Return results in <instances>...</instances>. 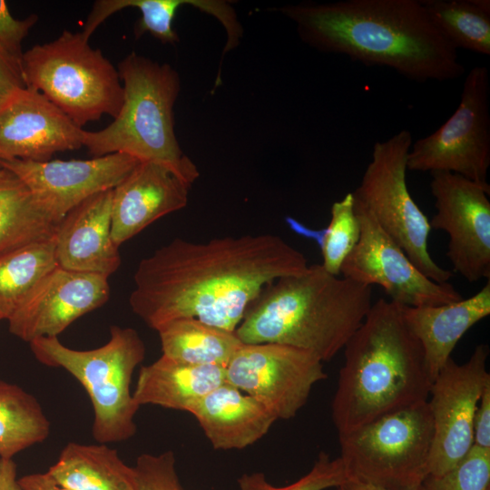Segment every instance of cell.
I'll return each instance as SVG.
<instances>
[{
	"instance_id": "9c48e42d",
	"label": "cell",
	"mask_w": 490,
	"mask_h": 490,
	"mask_svg": "<svg viewBox=\"0 0 490 490\" xmlns=\"http://www.w3.org/2000/svg\"><path fill=\"white\" fill-rule=\"evenodd\" d=\"M412 142L407 130L375 142L371 161L352 194L425 276L445 283L452 273L430 255L429 220L412 198L407 183V155Z\"/></svg>"
},
{
	"instance_id": "d590c367",
	"label": "cell",
	"mask_w": 490,
	"mask_h": 490,
	"mask_svg": "<svg viewBox=\"0 0 490 490\" xmlns=\"http://www.w3.org/2000/svg\"><path fill=\"white\" fill-rule=\"evenodd\" d=\"M474 446L490 450V384L484 389L475 413Z\"/></svg>"
},
{
	"instance_id": "d6986e66",
	"label": "cell",
	"mask_w": 490,
	"mask_h": 490,
	"mask_svg": "<svg viewBox=\"0 0 490 490\" xmlns=\"http://www.w3.org/2000/svg\"><path fill=\"white\" fill-rule=\"evenodd\" d=\"M112 194L96 193L63 218L55 234L59 267L107 278L119 269V247L111 234Z\"/></svg>"
},
{
	"instance_id": "6da1fadb",
	"label": "cell",
	"mask_w": 490,
	"mask_h": 490,
	"mask_svg": "<svg viewBox=\"0 0 490 490\" xmlns=\"http://www.w3.org/2000/svg\"><path fill=\"white\" fill-rule=\"evenodd\" d=\"M308 266L299 250L273 234L176 238L139 262L129 303L155 330L193 318L234 332L268 285Z\"/></svg>"
},
{
	"instance_id": "44dd1931",
	"label": "cell",
	"mask_w": 490,
	"mask_h": 490,
	"mask_svg": "<svg viewBox=\"0 0 490 490\" xmlns=\"http://www.w3.org/2000/svg\"><path fill=\"white\" fill-rule=\"evenodd\" d=\"M403 318L421 343L434 381L457 342L475 324L490 314V279L467 299L439 306L400 305Z\"/></svg>"
},
{
	"instance_id": "2e32d148",
	"label": "cell",
	"mask_w": 490,
	"mask_h": 490,
	"mask_svg": "<svg viewBox=\"0 0 490 490\" xmlns=\"http://www.w3.org/2000/svg\"><path fill=\"white\" fill-rule=\"evenodd\" d=\"M108 278L59 266L34 288L7 320L9 331L24 341L58 337L74 320L109 299Z\"/></svg>"
},
{
	"instance_id": "5b68a950",
	"label": "cell",
	"mask_w": 490,
	"mask_h": 490,
	"mask_svg": "<svg viewBox=\"0 0 490 490\" xmlns=\"http://www.w3.org/2000/svg\"><path fill=\"white\" fill-rule=\"evenodd\" d=\"M117 71L123 87L122 108L104 129L85 131L83 146L93 157L120 152L161 164L191 186L199 171L182 152L174 132L178 73L168 64L136 53L123 58Z\"/></svg>"
},
{
	"instance_id": "f546056e",
	"label": "cell",
	"mask_w": 490,
	"mask_h": 490,
	"mask_svg": "<svg viewBox=\"0 0 490 490\" xmlns=\"http://www.w3.org/2000/svg\"><path fill=\"white\" fill-rule=\"evenodd\" d=\"M330 213L329 224L320 230L307 229L292 219H288V224L297 233L315 240L321 250L322 267L328 273L339 276L345 259L357 245L360 236V224L355 212L352 192L335 201Z\"/></svg>"
},
{
	"instance_id": "3957f363",
	"label": "cell",
	"mask_w": 490,
	"mask_h": 490,
	"mask_svg": "<svg viewBox=\"0 0 490 490\" xmlns=\"http://www.w3.org/2000/svg\"><path fill=\"white\" fill-rule=\"evenodd\" d=\"M344 357L331 403L338 435L427 401L433 379L399 304L374 302L345 345Z\"/></svg>"
},
{
	"instance_id": "9a60e30c",
	"label": "cell",
	"mask_w": 490,
	"mask_h": 490,
	"mask_svg": "<svg viewBox=\"0 0 490 490\" xmlns=\"http://www.w3.org/2000/svg\"><path fill=\"white\" fill-rule=\"evenodd\" d=\"M140 162L124 153L89 160L0 161V167L20 180L53 216L62 220L91 196L113 190Z\"/></svg>"
},
{
	"instance_id": "83f0119b",
	"label": "cell",
	"mask_w": 490,
	"mask_h": 490,
	"mask_svg": "<svg viewBox=\"0 0 490 490\" xmlns=\"http://www.w3.org/2000/svg\"><path fill=\"white\" fill-rule=\"evenodd\" d=\"M50 422L37 399L0 379V458L12 457L45 440Z\"/></svg>"
},
{
	"instance_id": "d4e9b609",
	"label": "cell",
	"mask_w": 490,
	"mask_h": 490,
	"mask_svg": "<svg viewBox=\"0 0 490 490\" xmlns=\"http://www.w3.org/2000/svg\"><path fill=\"white\" fill-rule=\"evenodd\" d=\"M60 222L12 173L0 183V255L53 238Z\"/></svg>"
},
{
	"instance_id": "8992f818",
	"label": "cell",
	"mask_w": 490,
	"mask_h": 490,
	"mask_svg": "<svg viewBox=\"0 0 490 490\" xmlns=\"http://www.w3.org/2000/svg\"><path fill=\"white\" fill-rule=\"evenodd\" d=\"M29 344L40 363L64 368L85 389L94 413L92 433L99 444L123 442L135 435L140 406L131 393V382L144 359L145 345L134 328L111 326L108 342L89 350L70 348L58 337Z\"/></svg>"
},
{
	"instance_id": "8d00e7d4",
	"label": "cell",
	"mask_w": 490,
	"mask_h": 490,
	"mask_svg": "<svg viewBox=\"0 0 490 490\" xmlns=\"http://www.w3.org/2000/svg\"><path fill=\"white\" fill-rule=\"evenodd\" d=\"M18 483L24 490H70L58 485L46 472L24 475Z\"/></svg>"
},
{
	"instance_id": "ab89813d",
	"label": "cell",
	"mask_w": 490,
	"mask_h": 490,
	"mask_svg": "<svg viewBox=\"0 0 490 490\" xmlns=\"http://www.w3.org/2000/svg\"><path fill=\"white\" fill-rule=\"evenodd\" d=\"M11 175L10 172L0 167V183Z\"/></svg>"
},
{
	"instance_id": "ffe728a7",
	"label": "cell",
	"mask_w": 490,
	"mask_h": 490,
	"mask_svg": "<svg viewBox=\"0 0 490 490\" xmlns=\"http://www.w3.org/2000/svg\"><path fill=\"white\" fill-rule=\"evenodd\" d=\"M188 412L217 450L251 446L278 420L262 403L226 382L194 403Z\"/></svg>"
},
{
	"instance_id": "4dcf8cb0",
	"label": "cell",
	"mask_w": 490,
	"mask_h": 490,
	"mask_svg": "<svg viewBox=\"0 0 490 490\" xmlns=\"http://www.w3.org/2000/svg\"><path fill=\"white\" fill-rule=\"evenodd\" d=\"M348 479L341 459H331L327 453L320 452L309 473L289 485L274 486L260 472L243 474L238 485L240 490H325L335 488Z\"/></svg>"
},
{
	"instance_id": "7c38bea8",
	"label": "cell",
	"mask_w": 490,
	"mask_h": 490,
	"mask_svg": "<svg viewBox=\"0 0 490 490\" xmlns=\"http://www.w3.org/2000/svg\"><path fill=\"white\" fill-rule=\"evenodd\" d=\"M488 354L487 345L480 344L462 364L450 358L432 383L427 399L433 422L428 475L446 474L474 446L475 413L490 384Z\"/></svg>"
},
{
	"instance_id": "74e56055",
	"label": "cell",
	"mask_w": 490,
	"mask_h": 490,
	"mask_svg": "<svg viewBox=\"0 0 490 490\" xmlns=\"http://www.w3.org/2000/svg\"><path fill=\"white\" fill-rule=\"evenodd\" d=\"M0 490H24L16 478V465L13 459L0 458Z\"/></svg>"
},
{
	"instance_id": "836d02e7",
	"label": "cell",
	"mask_w": 490,
	"mask_h": 490,
	"mask_svg": "<svg viewBox=\"0 0 490 490\" xmlns=\"http://www.w3.org/2000/svg\"><path fill=\"white\" fill-rule=\"evenodd\" d=\"M37 21L38 16L34 14L21 20L15 18L6 2L0 0V45L12 55L22 59L21 44Z\"/></svg>"
},
{
	"instance_id": "8fae6325",
	"label": "cell",
	"mask_w": 490,
	"mask_h": 490,
	"mask_svg": "<svg viewBox=\"0 0 490 490\" xmlns=\"http://www.w3.org/2000/svg\"><path fill=\"white\" fill-rule=\"evenodd\" d=\"M312 353L276 343L244 344L225 367L226 383L262 403L277 419L292 418L327 378Z\"/></svg>"
},
{
	"instance_id": "cb8c5ba5",
	"label": "cell",
	"mask_w": 490,
	"mask_h": 490,
	"mask_svg": "<svg viewBox=\"0 0 490 490\" xmlns=\"http://www.w3.org/2000/svg\"><path fill=\"white\" fill-rule=\"evenodd\" d=\"M162 355L186 364L225 368L243 343L235 331L193 318L172 320L156 330Z\"/></svg>"
},
{
	"instance_id": "484cf974",
	"label": "cell",
	"mask_w": 490,
	"mask_h": 490,
	"mask_svg": "<svg viewBox=\"0 0 490 490\" xmlns=\"http://www.w3.org/2000/svg\"><path fill=\"white\" fill-rule=\"evenodd\" d=\"M183 5H191L213 15L222 24H226L232 14L231 7L221 1L98 0L93 5L82 34L90 39L95 29L111 15L127 7H136L142 15L134 26L136 38L148 32L163 44H174L179 41V36L172 28V21L178 8Z\"/></svg>"
},
{
	"instance_id": "30bf717a",
	"label": "cell",
	"mask_w": 490,
	"mask_h": 490,
	"mask_svg": "<svg viewBox=\"0 0 490 490\" xmlns=\"http://www.w3.org/2000/svg\"><path fill=\"white\" fill-rule=\"evenodd\" d=\"M489 102V71L485 66H475L465 78L453 114L434 132L412 142L407 170L449 172L490 186Z\"/></svg>"
},
{
	"instance_id": "7402d4cb",
	"label": "cell",
	"mask_w": 490,
	"mask_h": 490,
	"mask_svg": "<svg viewBox=\"0 0 490 490\" xmlns=\"http://www.w3.org/2000/svg\"><path fill=\"white\" fill-rule=\"evenodd\" d=\"M225 382L223 367L191 365L162 355L140 368L132 396L140 407L155 405L188 412L194 403Z\"/></svg>"
},
{
	"instance_id": "7a4b0ae2",
	"label": "cell",
	"mask_w": 490,
	"mask_h": 490,
	"mask_svg": "<svg viewBox=\"0 0 490 490\" xmlns=\"http://www.w3.org/2000/svg\"><path fill=\"white\" fill-rule=\"evenodd\" d=\"M311 47L368 66H386L418 83L461 77L457 50L420 0H342L281 8Z\"/></svg>"
},
{
	"instance_id": "4fadbf2b",
	"label": "cell",
	"mask_w": 490,
	"mask_h": 490,
	"mask_svg": "<svg viewBox=\"0 0 490 490\" xmlns=\"http://www.w3.org/2000/svg\"><path fill=\"white\" fill-rule=\"evenodd\" d=\"M354 208L360 236L341 266L343 278L367 286L378 285L390 300L407 307L439 306L463 299L449 282L438 283L425 276L355 200Z\"/></svg>"
},
{
	"instance_id": "e0dca14e",
	"label": "cell",
	"mask_w": 490,
	"mask_h": 490,
	"mask_svg": "<svg viewBox=\"0 0 490 490\" xmlns=\"http://www.w3.org/2000/svg\"><path fill=\"white\" fill-rule=\"evenodd\" d=\"M84 133L44 95L24 87L0 107V161H49L83 147Z\"/></svg>"
},
{
	"instance_id": "ac0fdd59",
	"label": "cell",
	"mask_w": 490,
	"mask_h": 490,
	"mask_svg": "<svg viewBox=\"0 0 490 490\" xmlns=\"http://www.w3.org/2000/svg\"><path fill=\"white\" fill-rule=\"evenodd\" d=\"M191 186L168 168L140 162L113 189L111 234L120 246L158 219L183 209Z\"/></svg>"
},
{
	"instance_id": "1f68e13d",
	"label": "cell",
	"mask_w": 490,
	"mask_h": 490,
	"mask_svg": "<svg viewBox=\"0 0 490 490\" xmlns=\"http://www.w3.org/2000/svg\"><path fill=\"white\" fill-rule=\"evenodd\" d=\"M423 485L426 490H489L490 450L473 446L454 468L439 476L427 475Z\"/></svg>"
},
{
	"instance_id": "52a82bcc",
	"label": "cell",
	"mask_w": 490,
	"mask_h": 490,
	"mask_svg": "<svg viewBox=\"0 0 490 490\" xmlns=\"http://www.w3.org/2000/svg\"><path fill=\"white\" fill-rule=\"evenodd\" d=\"M25 86L38 91L76 125L103 114L115 118L123 103L117 69L82 32L64 31L56 39L23 53Z\"/></svg>"
},
{
	"instance_id": "ba28073f",
	"label": "cell",
	"mask_w": 490,
	"mask_h": 490,
	"mask_svg": "<svg viewBox=\"0 0 490 490\" xmlns=\"http://www.w3.org/2000/svg\"><path fill=\"white\" fill-rule=\"evenodd\" d=\"M433 422L427 401L382 416L338 435L348 479L410 490L428 475Z\"/></svg>"
},
{
	"instance_id": "277c9868",
	"label": "cell",
	"mask_w": 490,
	"mask_h": 490,
	"mask_svg": "<svg viewBox=\"0 0 490 490\" xmlns=\"http://www.w3.org/2000/svg\"><path fill=\"white\" fill-rule=\"evenodd\" d=\"M372 304L371 286L309 265L268 285L235 333L244 344L290 346L326 362L344 348Z\"/></svg>"
},
{
	"instance_id": "603a6c76",
	"label": "cell",
	"mask_w": 490,
	"mask_h": 490,
	"mask_svg": "<svg viewBox=\"0 0 490 490\" xmlns=\"http://www.w3.org/2000/svg\"><path fill=\"white\" fill-rule=\"evenodd\" d=\"M46 473L70 490H138L134 467L105 444L69 442Z\"/></svg>"
},
{
	"instance_id": "4316f807",
	"label": "cell",
	"mask_w": 490,
	"mask_h": 490,
	"mask_svg": "<svg viewBox=\"0 0 490 490\" xmlns=\"http://www.w3.org/2000/svg\"><path fill=\"white\" fill-rule=\"evenodd\" d=\"M57 266L55 236L0 255V321L8 320Z\"/></svg>"
},
{
	"instance_id": "e575fe53",
	"label": "cell",
	"mask_w": 490,
	"mask_h": 490,
	"mask_svg": "<svg viewBox=\"0 0 490 490\" xmlns=\"http://www.w3.org/2000/svg\"><path fill=\"white\" fill-rule=\"evenodd\" d=\"M24 87L21 59L0 45V107Z\"/></svg>"
},
{
	"instance_id": "f35d334b",
	"label": "cell",
	"mask_w": 490,
	"mask_h": 490,
	"mask_svg": "<svg viewBox=\"0 0 490 490\" xmlns=\"http://www.w3.org/2000/svg\"><path fill=\"white\" fill-rule=\"evenodd\" d=\"M334 490H390L380 486L373 485L368 483L360 482L354 479H348ZM410 490H426L423 484L416 488Z\"/></svg>"
},
{
	"instance_id": "d6a6232c",
	"label": "cell",
	"mask_w": 490,
	"mask_h": 490,
	"mask_svg": "<svg viewBox=\"0 0 490 490\" xmlns=\"http://www.w3.org/2000/svg\"><path fill=\"white\" fill-rule=\"evenodd\" d=\"M133 467L138 490H183L172 450L159 455L142 454Z\"/></svg>"
},
{
	"instance_id": "f1b7e54d",
	"label": "cell",
	"mask_w": 490,
	"mask_h": 490,
	"mask_svg": "<svg viewBox=\"0 0 490 490\" xmlns=\"http://www.w3.org/2000/svg\"><path fill=\"white\" fill-rule=\"evenodd\" d=\"M429 18L456 49L490 55L489 0H420Z\"/></svg>"
},
{
	"instance_id": "5bb4252c",
	"label": "cell",
	"mask_w": 490,
	"mask_h": 490,
	"mask_svg": "<svg viewBox=\"0 0 490 490\" xmlns=\"http://www.w3.org/2000/svg\"><path fill=\"white\" fill-rule=\"evenodd\" d=\"M431 176L436 212L429 224L447 233L454 270L469 282L490 279V186L449 172Z\"/></svg>"
}]
</instances>
